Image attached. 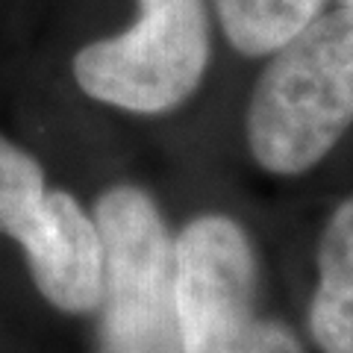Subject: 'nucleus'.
I'll return each instance as SVG.
<instances>
[{
    "label": "nucleus",
    "mask_w": 353,
    "mask_h": 353,
    "mask_svg": "<svg viewBox=\"0 0 353 353\" xmlns=\"http://www.w3.org/2000/svg\"><path fill=\"white\" fill-rule=\"evenodd\" d=\"M353 124V9L321 12L253 83L245 139L253 162L277 176L315 168Z\"/></svg>",
    "instance_id": "1"
},
{
    "label": "nucleus",
    "mask_w": 353,
    "mask_h": 353,
    "mask_svg": "<svg viewBox=\"0 0 353 353\" xmlns=\"http://www.w3.org/2000/svg\"><path fill=\"white\" fill-rule=\"evenodd\" d=\"M103 236L97 353H183L174 283V233L139 185H112L94 203Z\"/></svg>",
    "instance_id": "2"
},
{
    "label": "nucleus",
    "mask_w": 353,
    "mask_h": 353,
    "mask_svg": "<svg viewBox=\"0 0 353 353\" xmlns=\"http://www.w3.org/2000/svg\"><path fill=\"white\" fill-rule=\"evenodd\" d=\"M183 353H303L283 321L259 315V265L245 227L197 215L174 236Z\"/></svg>",
    "instance_id": "3"
},
{
    "label": "nucleus",
    "mask_w": 353,
    "mask_h": 353,
    "mask_svg": "<svg viewBox=\"0 0 353 353\" xmlns=\"http://www.w3.org/2000/svg\"><path fill=\"white\" fill-rule=\"evenodd\" d=\"M136 21L88 41L71 62L74 80L97 103L132 115H165L201 88L212 41L206 0H136Z\"/></svg>",
    "instance_id": "4"
},
{
    "label": "nucleus",
    "mask_w": 353,
    "mask_h": 353,
    "mask_svg": "<svg viewBox=\"0 0 353 353\" xmlns=\"http://www.w3.org/2000/svg\"><path fill=\"white\" fill-rule=\"evenodd\" d=\"M39 294L65 315H88L103 292V236L71 192H50V215L39 239L24 248Z\"/></svg>",
    "instance_id": "5"
},
{
    "label": "nucleus",
    "mask_w": 353,
    "mask_h": 353,
    "mask_svg": "<svg viewBox=\"0 0 353 353\" xmlns=\"http://www.w3.org/2000/svg\"><path fill=\"white\" fill-rule=\"evenodd\" d=\"M309 336L321 353H353V197L333 209L318 241Z\"/></svg>",
    "instance_id": "6"
},
{
    "label": "nucleus",
    "mask_w": 353,
    "mask_h": 353,
    "mask_svg": "<svg viewBox=\"0 0 353 353\" xmlns=\"http://www.w3.org/2000/svg\"><path fill=\"white\" fill-rule=\"evenodd\" d=\"M230 48L241 57H271L324 12L327 0H212Z\"/></svg>",
    "instance_id": "7"
},
{
    "label": "nucleus",
    "mask_w": 353,
    "mask_h": 353,
    "mask_svg": "<svg viewBox=\"0 0 353 353\" xmlns=\"http://www.w3.org/2000/svg\"><path fill=\"white\" fill-rule=\"evenodd\" d=\"M50 185L30 150L0 136V236L24 250L41 233L50 212Z\"/></svg>",
    "instance_id": "8"
},
{
    "label": "nucleus",
    "mask_w": 353,
    "mask_h": 353,
    "mask_svg": "<svg viewBox=\"0 0 353 353\" xmlns=\"http://www.w3.org/2000/svg\"><path fill=\"white\" fill-rule=\"evenodd\" d=\"M341 6H347V9H353V0H341Z\"/></svg>",
    "instance_id": "9"
}]
</instances>
